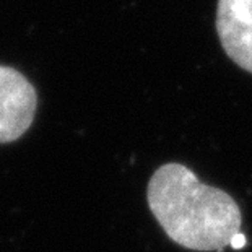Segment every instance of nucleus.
I'll return each mask as SVG.
<instances>
[{"instance_id":"4","label":"nucleus","mask_w":252,"mask_h":252,"mask_svg":"<svg viewBox=\"0 0 252 252\" xmlns=\"http://www.w3.org/2000/svg\"><path fill=\"white\" fill-rule=\"evenodd\" d=\"M246 246V238H244V234H241V233H238L233 238V241H231V248L233 249H241V248H244Z\"/></svg>"},{"instance_id":"1","label":"nucleus","mask_w":252,"mask_h":252,"mask_svg":"<svg viewBox=\"0 0 252 252\" xmlns=\"http://www.w3.org/2000/svg\"><path fill=\"white\" fill-rule=\"evenodd\" d=\"M147 200L166 236L189 251L221 252L241 233L243 213L234 198L202 184L181 163H166L155 171Z\"/></svg>"},{"instance_id":"2","label":"nucleus","mask_w":252,"mask_h":252,"mask_svg":"<svg viewBox=\"0 0 252 252\" xmlns=\"http://www.w3.org/2000/svg\"><path fill=\"white\" fill-rule=\"evenodd\" d=\"M37 96L23 73L0 65V143L15 142L33 124Z\"/></svg>"},{"instance_id":"3","label":"nucleus","mask_w":252,"mask_h":252,"mask_svg":"<svg viewBox=\"0 0 252 252\" xmlns=\"http://www.w3.org/2000/svg\"><path fill=\"white\" fill-rule=\"evenodd\" d=\"M217 33L226 56L252 73V0H218Z\"/></svg>"}]
</instances>
